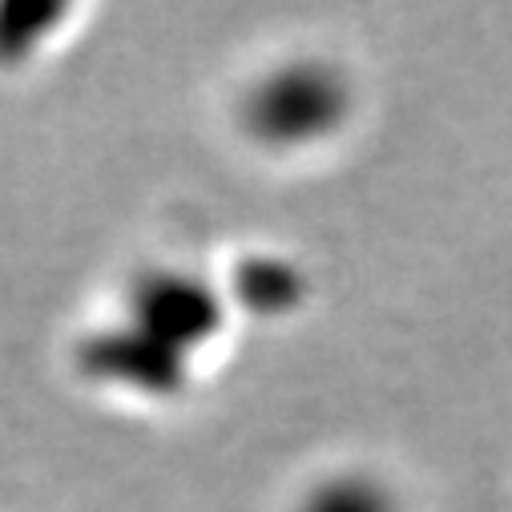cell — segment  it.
<instances>
[{"mask_svg":"<svg viewBox=\"0 0 512 512\" xmlns=\"http://www.w3.org/2000/svg\"><path fill=\"white\" fill-rule=\"evenodd\" d=\"M299 512H404L392 484L367 472H339L315 484Z\"/></svg>","mask_w":512,"mask_h":512,"instance_id":"obj_2","label":"cell"},{"mask_svg":"<svg viewBox=\"0 0 512 512\" xmlns=\"http://www.w3.org/2000/svg\"><path fill=\"white\" fill-rule=\"evenodd\" d=\"M347 109V81L331 65L299 61L259 85L250 101V125L254 134L275 146H307L339 130Z\"/></svg>","mask_w":512,"mask_h":512,"instance_id":"obj_1","label":"cell"}]
</instances>
